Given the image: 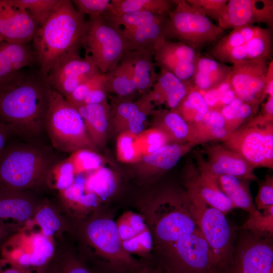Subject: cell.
Returning a JSON list of instances; mask_svg holds the SVG:
<instances>
[{
  "label": "cell",
  "instance_id": "cell-25",
  "mask_svg": "<svg viewBox=\"0 0 273 273\" xmlns=\"http://www.w3.org/2000/svg\"><path fill=\"white\" fill-rule=\"evenodd\" d=\"M121 247L130 252L143 253L150 250L152 238L142 218L126 214L116 223Z\"/></svg>",
  "mask_w": 273,
  "mask_h": 273
},
{
  "label": "cell",
  "instance_id": "cell-24",
  "mask_svg": "<svg viewBox=\"0 0 273 273\" xmlns=\"http://www.w3.org/2000/svg\"><path fill=\"white\" fill-rule=\"evenodd\" d=\"M151 127L160 130L169 143H193L197 145L194 127L175 110H154L151 114Z\"/></svg>",
  "mask_w": 273,
  "mask_h": 273
},
{
  "label": "cell",
  "instance_id": "cell-28",
  "mask_svg": "<svg viewBox=\"0 0 273 273\" xmlns=\"http://www.w3.org/2000/svg\"><path fill=\"white\" fill-rule=\"evenodd\" d=\"M232 67L221 63L211 57L198 58L192 82L200 92L215 88L228 78Z\"/></svg>",
  "mask_w": 273,
  "mask_h": 273
},
{
  "label": "cell",
  "instance_id": "cell-12",
  "mask_svg": "<svg viewBox=\"0 0 273 273\" xmlns=\"http://www.w3.org/2000/svg\"><path fill=\"white\" fill-rule=\"evenodd\" d=\"M245 232L237 242L233 262L226 273H269L273 268L272 239L257 238Z\"/></svg>",
  "mask_w": 273,
  "mask_h": 273
},
{
  "label": "cell",
  "instance_id": "cell-58",
  "mask_svg": "<svg viewBox=\"0 0 273 273\" xmlns=\"http://www.w3.org/2000/svg\"><path fill=\"white\" fill-rule=\"evenodd\" d=\"M150 273H158V272H151Z\"/></svg>",
  "mask_w": 273,
  "mask_h": 273
},
{
  "label": "cell",
  "instance_id": "cell-37",
  "mask_svg": "<svg viewBox=\"0 0 273 273\" xmlns=\"http://www.w3.org/2000/svg\"><path fill=\"white\" fill-rule=\"evenodd\" d=\"M260 106L243 101L236 97L219 111L230 133L247 123L257 113Z\"/></svg>",
  "mask_w": 273,
  "mask_h": 273
},
{
  "label": "cell",
  "instance_id": "cell-41",
  "mask_svg": "<svg viewBox=\"0 0 273 273\" xmlns=\"http://www.w3.org/2000/svg\"><path fill=\"white\" fill-rule=\"evenodd\" d=\"M67 159L73 165L75 174L89 173L105 163L104 157L98 152L85 149L72 153Z\"/></svg>",
  "mask_w": 273,
  "mask_h": 273
},
{
  "label": "cell",
  "instance_id": "cell-43",
  "mask_svg": "<svg viewBox=\"0 0 273 273\" xmlns=\"http://www.w3.org/2000/svg\"><path fill=\"white\" fill-rule=\"evenodd\" d=\"M136 146L141 158L169 143L160 130L153 127L145 129L136 135Z\"/></svg>",
  "mask_w": 273,
  "mask_h": 273
},
{
  "label": "cell",
  "instance_id": "cell-10",
  "mask_svg": "<svg viewBox=\"0 0 273 273\" xmlns=\"http://www.w3.org/2000/svg\"><path fill=\"white\" fill-rule=\"evenodd\" d=\"M222 143L254 168L273 169V122L255 115L231 132Z\"/></svg>",
  "mask_w": 273,
  "mask_h": 273
},
{
  "label": "cell",
  "instance_id": "cell-39",
  "mask_svg": "<svg viewBox=\"0 0 273 273\" xmlns=\"http://www.w3.org/2000/svg\"><path fill=\"white\" fill-rule=\"evenodd\" d=\"M241 228L256 237L272 239L273 206L262 210L256 209L249 213Z\"/></svg>",
  "mask_w": 273,
  "mask_h": 273
},
{
  "label": "cell",
  "instance_id": "cell-29",
  "mask_svg": "<svg viewBox=\"0 0 273 273\" xmlns=\"http://www.w3.org/2000/svg\"><path fill=\"white\" fill-rule=\"evenodd\" d=\"M87 234L93 243L110 257H118L121 247L116 223L109 219H98L87 228Z\"/></svg>",
  "mask_w": 273,
  "mask_h": 273
},
{
  "label": "cell",
  "instance_id": "cell-27",
  "mask_svg": "<svg viewBox=\"0 0 273 273\" xmlns=\"http://www.w3.org/2000/svg\"><path fill=\"white\" fill-rule=\"evenodd\" d=\"M167 17L163 14L158 19L132 29H122L130 51L146 50L154 53L167 40L166 23Z\"/></svg>",
  "mask_w": 273,
  "mask_h": 273
},
{
  "label": "cell",
  "instance_id": "cell-54",
  "mask_svg": "<svg viewBox=\"0 0 273 273\" xmlns=\"http://www.w3.org/2000/svg\"><path fill=\"white\" fill-rule=\"evenodd\" d=\"M14 133L15 132L9 125L0 121V153L6 147L10 136Z\"/></svg>",
  "mask_w": 273,
  "mask_h": 273
},
{
  "label": "cell",
  "instance_id": "cell-33",
  "mask_svg": "<svg viewBox=\"0 0 273 273\" xmlns=\"http://www.w3.org/2000/svg\"><path fill=\"white\" fill-rule=\"evenodd\" d=\"M172 4V1L169 0H111L108 10L102 17H114L140 11L166 14L170 11Z\"/></svg>",
  "mask_w": 273,
  "mask_h": 273
},
{
  "label": "cell",
  "instance_id": "cell-20",
  "mask_svg": "<svg viewBox=\"0 0 273 273\" xmlns=\"http://www.w3.org/2000/svg\"><path fill=\"white\" fill-rule=\"evenodd\" d=\"M39 25L25 11L11 0H0V40L30 43Z\"/></svg>",
  "mask_w": 273,
  "mask_h": 273
},
{
  "label": "cell",
  "instance_id": "cell-46",
  "mask_svg": "<svg viewBox=\"0 0 273 273\" xmlns=\"http://www.w3.org/2000/svg\"><path fill=\"white\" fill-rule=\"evenodd\" d=\"M48 173L55 178V187L64 191L75 182V173L72 163L67 158L50 167Z\"/></svg>",
  "mask_w": 273,
  "mask_h": 273
},
{
  "label": "cell",
  "instance_id": "cell-6",
  "mask_svg": "<svg viewBox=\"0 0 273 273\" xmlns=\"http://www.w3.org/2000/svg\"><path fill=\"white\" fill-rule=\"evenodd\" d=\"M272 34L268 28L248 25L234 28L210 50L211 57L225 64L270 58Z\"/></svg>",
  "mask_w": 273,
  "mask_h": 273
},
{
  "label": "cell",
  "instance_id": "cell-15",
  "mask_svg": "<svg viewBox=\"0 0 273 273\" xmlns=\"http://www.w3.org/2000/svg\"><path fill=\"white\" fill-rule=\"evenodd\" d=\"M99 72L88 58L72 55L60 60L44 80L49 87L66 98L81 82Z\"/></svg>",
  "mask_w": 273,
  "mask_h": 273
},
{
  "label": "cell",
  "instance_id": "cell-40",
  "mask_svg": "<svg viewBox=\"0 0 273 273\" xmlns=\"http://www.w3.org/2000/svg\"><path fill=\"white\" fill-rule=\"evenodd\" d=\"M15 6L26 12L38 24L42 25L61 0H11Z\"/></svg>",
  "mask_w": 273,
  "mask_h": 273
},
{
  "label": "cell",
  "instance_id": "cell-53",
  "mask_svg": "<svg viewBox=\"0 0 273 273\" xmlns=\"http://www.w3.org/2000/svg\"><path fill=\"white\" fill-rule=\"evenodd\" d=\"M261 109L258 115L264 121L273 122V96H268L265 103H261Z\"/></svg>",
  "mask_w": 273,
  "mask_h": 273
},
{
  "label": "cell",
  "instance_id": "cell-26",
  "mask_svg": "<svg viewBox=\"0 0 273 273\" xmlns=\"http://www.w3.org/2000/svg\"><path fill=\"white\" fill-rule=\"evenodd\" d=\"M75 107L82 118L87 133L93 143L98 149L104 148L107 141L110 123V108L108 101Z\"/></svg>",
  "mask_w": 273,
  "mask_h": 273
},
{
  "label": "cell",
  "instance_id": "cell-35",
  "mask_svg": "<svg viewBox=\"0 0 273 273\" xmlns=\"http://www.w3.org/2000/svg\"><path fill=\"white\" fill-rule=\"evenodd\" d=\"M209 109L202 94L193 85L175 110L187 123L195 127Z\"/></svg>",
  "mask_w": 273,
  "mask_h": 273
},
{
  "label": "cell",
  "instance_id": "cell-23",
  "mask_svg": "<svg viewBox=\"0 0 273 273\" xmlns=\"http://www.w3.org/2000/svg\"><path fill=\"white\" fill-rule=\"evenodd\" d=\"M37 64L30 43L0 41V85L26 67Z\"/></svg>",
  "mask_w": 273,
  "mask_h": 273
},
{
  "label": "cell",
  "instance_id": "cell-59",
  "mask_svg": "<svg viewBox=\"0 0 273 273\" xmlns=\"http://www.w3.org/2000/svg\"><path fill=\"white\" fill-rule=\"evenodd\" d=\"M0 41H1L0 40Z\"/></svg>",
  "mask_w": 273,
  "mask_h": 273
},
{
  "label": "cell",
  "instance_id": "cell-2",
  "mask_svg": "<svg viewBox=\"0 0 273 273\" xmlns=\"http://www.w3.org/2000/svg\"><path fill=\"white\" fill-rule=\"evenodd\" d=\"M86 20L71 1L61 0L41 25L32 41L38 74L43 79L50 70L65 57L79 54Z\"/></svg>",
  "mask_w": 273,
  "mask_h": 273
},
{
  "label": "cell",
  "instance_id": "cell-57",
  "mask_svg": "<svg viewBox=\"0 0 273 273\" xmlns=\"http://www.w3.org/2000/svg\"><path fill=\"white\" fill-rule=\"evenodd\" d=\"M269 273H273V268L270 270Z\"/></svg>",
  "mask_w": 273,
  "mask_h": 273
},
{
  "label": "cell",
  "instance_id": "cell-22",
  "mask_svg": "<svg viewBox=\"0 0 273 273\" xmlns=\"http://www.w3.org/2000/svg\"><path fill=\"white\" fill-rule=\"evenodd\" d=\"M193 85L192 81L181 80L160 69L156 82L146 94L154 106L164 104L168 109L175 110Z\"/></svg>",
  "mask_w": 273,
  "mask_h": 273
},
{
  "label": "cell",
  "instance_id": "cell-30",
  "mask_svg": "<svg viewBox=\"0 0 273 273\" xmlns=\"http://www.w3.org/2000/svg\"><path fill=\"white\" fill-rule=\"evenodd\" d=\"M105 75L108 93L115 94L119 99L131 100L137 93L128 52L115 68Z\"/></svg>",
  "mask_w": 273,
  "mask_h": 273
},
{
  "label": "cell",
  "instance_id": "cell-7",
  "mask_svg": "<svg viewBox=\"0 0 273 273\" xmlns=\"http://www.w3.org/2000/svg\"><path fill=\"white\" fill-rule=\"evenodd\" d=\"M155 206L154 233L163 246L197 231L191 202L186 191H168L161 194Z\"/></svg>",
  "mask_w": 273,
  "mask_h": 273
},
{
  "label": "cell",
  "instance_id": "cell-49",
  "mask_svg": "<svg viewBox=\"0 0 273 273\" xmlns=\"http://www.w3.org/2000/svg\"><path fill=\"white\" fill-rule=\"evenodd\" d=\"M76 10L81 15L89 18L102 17L109 9L110 0H73Z\"/></svg>",
  "mask_w": 273,
  "mask_h": 273
},
{
  "label": "cell",
  "instance_id": "cell-11",
  "mask_svg": "<svg viewBox=\"0 0 273 273\" xmlns=\"http://www.w3.org/2000/svg\"><path fill=\"white\" fill-rule=\"evenodd\" d=\"M164 247L174 273H220L213 253L199 230Z\"/></svg>",
  "mask_w": 273,
  "mask_h": 273
},
{
  "label": "cell",
  "instance_id": "cell-47",
  "mask_svg": "<svg viewBox=\"0 0 273 273\" xmlns=\"http://www.w3.org/2000/svg\"><path fill=\"white\" fill-rule=\"evenodd\" d=\"M63 191L67 200L87 207L96 206L99 199L96 195L85 189L83 182L75 181L70 187Z\"/></svg>",
  "mask_w": 273,
  "mask_h": 273
},
{
  "label": "cell",
  "instance_id": "cell-8",
  "mask_svg": "<svg viewBox=\"0 0 273 273\" xmlns=\"http://www.w3.org/2000/svg\"><path fill=\"white\" fill-rule=\"evenodd\" d=\"M172 2L175 7L167 13V40L176 39L199 51L222 37L224 30L192 7L186 1Z\"/></svg>",
  "mask_w": 273,
  "mask_h": 273
},
{
  "label": "cell",
  "instance_id": "cell-3",
  "mask_svg": "<svg viewBox=\"0 0 273 273\" xmlns=\"http://www.w3.org/2000/svg\"><path fill=\"white\" fill-rule=\"evenodd\" d=\"M44 126L53 145L60 151L71 153L84 149L98 151L89 138L77 109L49 86Z\"/></svg>",
  "mask_w": 273,
  "mask_h": 273
},
{
  "label": "cell",
  "instance_id": "cell-48",
  "mask_svg": "<svg viewBox=\"0 0 273 273\" xmlns=\"http://www.w3.org/2000/svg\"><path fill=\"white\" fill-rule=\"evenodd\" d=\"M228 0H186V2L201 14L217 22Z\"/></svg>",
  "mask_w": 273,
  "mask_h": 273
},
{
  "label": "cell",
  "instance_id": "cell-1",
  "mask_svg": "<svg viewBox=\"0 0 273 273\" xmlns=\"http://www.w3.org/2000/svg\"><path fill=\"white\" fill-rule=\"evenodd\" d=\"M48 104L49 86L38 74L21 71L0 85V121L15 133L40 132Z\"/></svg>",
  "mask_w": 273,
  "mask_h": 273
},
{
  "label": "cell",
  "instance_id": "cell-38",
  "mask_svg": "<svg viewBox=\"0 0 273 273\" xmlns=\"http://www.w3.org/2000/svg\"><path fill=\"white\" fill-rule=\"evenodd\" d=\"M32 211L27 200L13 195L9 189L0 186V218L24 221L30 216Z\"/></svg>",
  "mask_w": 273,
  "mask_h": 273
},
{
  "label": "cell",
  "instance_id": "cell-32",
  "mask_svg": "<svg viewBox=\"0 0 273 273\" xmlns=\"http://www.w3.org/2000/svg\"><path fill=\"white\" fill-rule=\"evenodd\" d=\"M137 92L148 93L156 82L158 73L154 60V53L146 50L128 52Z\"/></svg>",
  "mask_w": 273,
  "mask_h": 273
},
{
  "label": "cell",
  "instance_id": "cell-21",
  "mask_svg": "<svg viewBox=\"0 0 273 273\" xmlns=\"http://www.w3.org/2000/svg\"><path fill=\"white\" fill-rule=\"evenodd\" d=\"M196 145L168 143L157 151L142 156L135 163L137 171L144 175L160 174L174 167Z\"/></svg>",
  "mask_w": 273,
  "mask_h": 273
},
{
  "label": "cell",
  "instance_id": "cell-50",
  "mask_svg": "<svg viewBox=\"0 0 273 273\" xmlns=\"http://www.w3.org/2000/svg\"><path fill=\"white\" fill-rule=\"evenodd\" d=\"M105 74L98 72L95 75L81 82L75 89L66 98L69 103L75 107L82 105L88 93L97 84L103 81Z\"/></svg>",
  "mask_w": 273,
  "mask_h": 273
},
{
  "label": "cell",
  "instance_id": "cell-55",
  "mask_svg": "<svg viewBox=\"0 0 273 273\" xmlns=\"http://www.w3.org/2000/svg\"><path fill=\"white\" fill-rule=\"evenodd\" d=\"M65 273H90L86 269L80 265H74L69 268Z\"/></svg>",
  "mask_w": 273,
  "mask_h": 273
},
{
  "label": "cell",
  "instance_id": "cell-34",
  "mask_svg": "<svg viewBox=\"0 0 273 273\" xmlns=\"http://www.w3.org/2000/svg\"><path fill=\"white\" fill-rule=\"evenodd\" d=\"M198 145L223 141L230 134L218 110L209 109L201 122L194 127Z\"/></svg>",
  "mask_w": 273,
  "mask_h": 273
},
{
  "label": "cell",
  "instance_id": "cell-56",
  "mask_svg": "<svg viewBox=\"0 0 273 273\" xmlns=\"http://www.w3.org/2000/svg\"><path fill=\"white\" fill-rule=\"evenodd\" d=\"M1 273H24L20 271V270L14 268H11L5 270L3 272Z\"/></svg>",
  "mask_w": 273,
  "mask_h": 273
},
{
  "label": "cell",
  "instance_id": "cell-45",
  "mask_svg": "<svg viewBox=\"0 0 273 273\" xmlns=\"http://www.w3.org/2000/svg\"><path fill=\"white\" fill-rule=\"evenodd\" d=\"M136 135L128 132L118 134L116 140V154L119 161L123 163L135 164L141 159L139 153Z\"/></svg>",
  "mask_w": 273,
  "mask_h": 273
},
{
  "label": "cell",
  "instance_id": "cell-31",
  "mask_svg": "<svg viewBox=\"0 0 273 273\" xmlns=\"http://www.w3.org/2000/svg\"><path fill=\"white\" fill-rule=\"evenodd\" d=\"M215 176L217 186L234 208H239L249 213L256 210L250 190L251 180L227 175Z\"/></svg>",
  "mask_w": 273,
  "mask_h": 273
},
{
  "label": "cell",
  "instance_id": "cell-52",
  "mask_svg": "<svg viewBox=\"0 0 273 273\" xmlns=\"http://www.w3.org/2000/svg\"><path fill=\"white\" fill-rule=\"evenodd\" d=\"M36 220L41 226L43 235L50 236L57 231L61 225L60 219L50 208L40 210L36 215Z\"/></svg>",
  "mask_w": 273,
  "mask_h": 273
},
{
  "label": "cell",
  "instance_id": "cell-18",
  "mask_svg": "<svg viewBox=\"0 0 273 273\" xmlns=\"http://www.w3.org/2000/svg\"><path fill=\"white\" fill-rule=\"evenodd\" d=\"M199 51L180 42L166 40L155 50L154 60L156 66L164 69L184 81H192Z\"/></svg>",
  "mask_w": 273,
  "mask_h": 273
},
{
  "label": "cell",
  "instance_id": "cell-5",
  "mask_svg": "<svg viewBox=\"0 0 273 273\" xmlns=\"http://www.w3.org/2000/svg\"><path fill=\"white\" fill-rule=\"evenodd\" d=\"M82 47L98 70L105 74L113 70L130 52L122 29L105 21L102 17L85 22Z\"/></svg>",
  "mask_w": 273,
  "mask_h": 273
},
{
  "label": "cell",
  "instance_id": "cell-4",
  "mask_svg": "<svg viewBox=\"0 0 273 273\" xmlns=\"http://www.w3.org/2000/svg\"><path fill=\"white\" fill-rule=\"evenodd\" d=\"M51 165L39 148L6 146L0 153V186L13 190L31 186L47 175Z\"/></svg>",
  "mask_w": 273,
  "mask_h": 273
},
{
  "label": "cell",
  "instance_id": "cell-16",
  "mask_svg": "<svg viewBox=\"0 0 273 273\" xmlns=\"http://www.w3.org/2000/svg\"><path fill=\"white\" fill-rule=\"evenodd\" d=\"M221 29L234 28L255 23L273 26V1L228 0L218 21Z\"/></svg>",
  "mask_w": 273,
  "mask_h": 273
},
{
  "label": "cell",
  "instance_id": "cell-36",
  "mask_svg": "<svg viewBox=\"0 0 273 273\" xmlns=\"http://www.w3.org/2000/svg\"><path fill=\"white\" fill-rule=\"evenodd\" d=\"M85 189L105 199L112 196L117 187V180L114 172L104 165L89 173L83 181Z\"/></svg>",
  "mask_w": 273,
  "mask_h": 273
},
{
  "label": "cell",
  "instance_id": "cell-42",
  "mask_svg": "<svg viewBox=\"0 0 273 273\" xmlns=\"http://www.w3.org/2000/svg\"><path fill=\"white\" fill-rule=\"evenodd\" d=\"M33 244V252L22 255L19 259L20 265L41 266L52 255L54 252L53 245L45 236L40 234L35 235Z\"/></svg>",
  "mask_w": 273,
  "mask_h": 273
},
{
  "label": "cell",
  "instance_id": "cell-51",
  "mask_svg": "<svg viewBox=\"0 0 273 273\" xmlns=\"http://www.w3.org/2000/svg\"><path fill=\"white\" fill-rule=\"evenodd\" d=\"M257 210H262L273 206V177L266 174L264 179L258 184V190L255 199Z\"/></svg>",
  "mask_w": 273,
  "mask_h": 273
},
{
  "label": "cell",
  "instance_id": "cell-9",
  "mask_svg": "<svg viewBox=\"0 0 273 273\" xmlns=\"http://www.w3.org/2000/svg\"><path fill=\"white\" fill-rule=\"evenodd\" d=\"M189 199L195 222L213 253L220 272L226 273L233 262L236 247L225 215L198 199Z\"/></svg>",
  "mask_w": 273,
  "mask_h": 273
},
{
  "label": "cell",
  "instance_id": "cell-13",
  "mask_svg": "<svg viewBox=\"0 0 273 273\" xmlns=\"http://www.w3.org/2000/svg\"><path fill=\"white\" fill-rule=\"evenodd\" d=\"M269 59L242 61L232 66L229 80L237 97L260 106L266 97V78Z\"/></svg>",
  "mask_w": 273,
  "mask_h": 273
},
{
  "label": "cell",
  "instance_id": "cell-17",
  "mask_svg": "<svg viewBox=\"0 0 273 273\" xmlns=\"http://www.w3.org/2000/svg\"><path fill=\"white\" fill-rule=\"evenodd\" d=\"M206 158L197 154L196 161L214 176L227 175L256 180L254 168L239 154L222 144L214 143L206 147Z\"/></svg>",
  "mask_w": 273,
  "mask_h": 273
},
{
  "label": "cell",
  "instance_id": "cell-19",
  "mask_svg": "<svg viewBox=\"0 0 273 273\" xmlns=\"http://www.w3.org/2000/svg\"><path fill=\"white\" fill-rule=\"evenodd\" d=\"M154 107L147 94L136 101L118 98L110 105V122L118 134L128 132L137 135L146 129L148 117Z\"/></svg>",
  "mask_w": 273,
  "mask_h": 273
},
{
  "label": "cell",
  "instance_id": "cell-14",
  "mask_svg": "<svg viewBox=\"0 0 273 273\" xmlns=\"http://www.w3.org/2000/svg\"><path fill=\"white\" fill-rule=\"evenodd\" d=\"M196 163L195 165L190 162L184 168V181L188 196L200 200L225 215L234 208L231 201L219 188L216 176Z\"/></svg>",
  "mask_w": 273,
  "mask_h": 273
},
{
  "label": "cell",
  "instance_id": "cell-44",
  "mask_svg": "<svg viewBox=\"0 0 273 273\" xmlns=\"http://www.w3.org/2000/svg\"><path fill=\"white\" fill-rule=\"evenodd\" d=\"M163 14H155L148 11L127 13L119 16L103 18L105 21L116 26H123L124 29L135 28L147 23L154 21Z\"/></svg>",
  "mask_w": 273,
  "mask_h": 273
}]
</instances>
